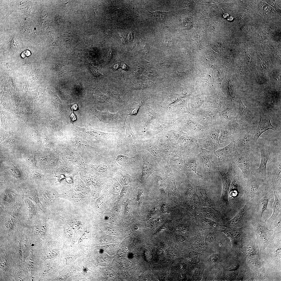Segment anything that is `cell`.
<instances>
[{"label":"cell","instance_id":"bcb514c9","mask_svg":"<svg viewBox=\"0 0 281 281\" xmlns=\"http://www.w3.org/2000/svg\"><path fill=\"white\" fill-rule=\"evenodd\" d=\"M70 118L72 121L75 120L76 119V116L73 113L70 115Z\"/></svg>","mask_w":281,"mask_h":281},{"label":"cell","instance_id":"2e32d148","mask_svg":"<svg viewBox=\"0 0 281 281\" xmlns=\"http://www.w3.org/2000/svg\"><path fill=\"white\" fill-rule=\"evenodd\" d=\"M273 196V189L267 182L256 205L259 220H262L263 214L267 208L269 201Z\"/></svg>","mask_w":281,"mask_h":281},{"label":"cell","instance_id":"f546056e","mask_svg":"<svg viewBox=\"0 0 281 281\" xmlns=\"http://www.w3.org/2000/svg\"><path fill=\"white\" fill-rule=\"evenodd\" d=\"M150 13L152 17L159 19L164 18L166 16L167 13L160 11H156L152 12H150Z\"/></svg>","mask_w":281,"mask_h":281},{"label":"cell","instance_id":"8fae6325","mask_svg":"<svg viewBox=\"0 0 281 281\" xmlns=\"http://www.w3.org/2000/svg\"><path fill=\"white\" fill-rule=\"evenodd\" d=\"M220 132L219 129L206 130L201 137L197 139L201 147L213 152L222 148L219 140Z\"/></svg>","mask_w":281,"mask_h":281},{"label":"cell","instance_id":"cb8c5ba5","mask_svg":"<svg viewBox=\"0 0 281 281\" xmlns=\"http://www.w3.org/2000/svg\"><path fill=\"white\" fill-rule=\"evenodd\" d=\"M242 228H235L226 227L223 230L220 231L223 232L230 238L233 239L240 238L242 233Z\"/></svg>","mask_w":281,"mask_h":281},{"label":"cell","instance_id":"4316f807","mask_svg":"<svg viewBox=\"0 0 281 281\" xmlns=\"http://www.w3.org/2000/svg\"><path fill=\"white\" fill-rule=\"evenodd\" d=\"M196 194L205 203H208L209 201L207 190L204 187L202 186H197L196 187Z\"/></svg>","mask_w":281,"mask_h":281},{"label":"cell","instance_id":"52a82bcc","mask_svg":"<svg viewBox=\"0 0 281 281\" xmlns=\"http://www.w3.org/2000/svg\"><path fill=\"white\" fill-rule=\"evenodd\" d=\"M180 124L182 131L189 136L197 139L201 137L208 130L191 113L181 118Z\"/></svg>","mask_w":281,"mask_h":281},{"label":"cell","instance_id":"ee69618b","mask_svg":"<svg viewBox=\"0 0 281 281\" xmlns=\"http://www.w3.org/2000/svg\"><path fill=\"white\" fill-rule=\"evenodd\" d=\"M177 228L179 231L183 232H185L188 230V228L186 227L183 225H181L179 226Z\"/></svg>","mask_w":281,"mask_h":281},{"label":"cell","instance_id":"7a4b0ae2","mask_svg":"<svg viewBox=\"0 0 281 281\" xmlns=\"http://www.w3.org/2000/svg\"><path fill=\"white\" fill-rule=\"evenodd\" d=\"M191 114L207 129H219L222 128L219 111L207 104H203Z\"/></svg>","mask_w":281,"mask_h":281},{"label":"cell","instance_id":"4fadbf2b","mask_svg":"<svg viewBox=\"0 0 281 281\" xmlns=\"http://www.w3.org/2000/svg\"><path fill=\"white\" fill-rule=\"evenodd\" d=\"M258 148L260 150L261 160L260 165L257 169L252 170V173L256 178L267 181L266 177L267 165L269 160L270 161L272 156L271 155V149L270 146L265 144H260Z\"/></svg>","mask_w":281,"mask_h":281},{"label":"cell","instance_id":"b9f144b4","mask_svg":"<svg viewBox=\"0 0 281 281\" xmlns=\"http://www.w3.org/2000/svg\"><path fill=\"white\" fill-rule=\"evenodd\" d=\"M129 187H124L122 189L120 193V195L122 196H125L127 193L128 189Z\"/></svg>","mask_w":281,"mask_h":281},{"label":"cell","instance_id":"9c48e42d","mask_svg":"<svg viewBox=\"0 0 281 281\" xmlns=\"http://www.w3.org/2000/svg\"><path fill=\"white\" fill-rule=\"evenodd\" d=\"M242 127L237 122L236 119L223 126L220 129V142L222 148L232 142L236 141Z\"/></svg>","mask_w":281,"mask_h":281},{"label":"cell","instance_id":"ab89813d","mask_svg":"<svg viewBox=\"0 0 281 281\" xmlns=\"http://www.w3.org/2000/svg\"><path fill=\"white\" fill-rule=\"evenodd\" d=\"M216 238V235L215 233L212 232L209 233L207 235V239L209 241L211 242L215 240Z\"/></svg>","mask_w":281,"mask_h":281},{"label":"cell","instance_id":"f907efd6","mask_svg":"<svg viewBox=\"0 0 281 281\" xmlns=\"http://www.w3.org/2000/svg\"><path fill=\"white\" fill-rule=\"evenodd\" d=\"M114 210L117 212H119L120 210V208L119 206H116L114 208Z\"/></svg>","mask_w":281,"mask_h":281},{"label":"cell","instance_id":"7c38bea8","mask_svg":"<svg viewBox=\"0 0 281 281\" xmlns=\"http://www.w3.org/2000/svg\"><path fill=\"white\" fill-rule=\"evenodd\" d=\"M222 183V191L220 199V204L225 215L229 209L228 195L232 177V163L226 172L218 173Z\"/></svg>","mask_w":281,"mask_h":281},{"label":"cell","instance_id":"5b68a950","mask_svg":"<svg viewBox=\"0 0 281 281\" xmlns=\"http://www.w3.org/2000/svg\"><path fill=\"white\" fill-rule=\"evenodd\" d=\"M235 146L236 141H234L213 152L218 172H226L227 171L236 151Z\"/></svg>","mask_w":281,"mask_h":281},{"label":"cell","instance_id":"9f6ffc18","mask_svg":"<svg viewBox=\"0 0 281 281\" xmlns=\"http://www.w3.org/2000/svg\"><path fill=\"white\" fill-rule=\"evenodd\" d=\"M126 249H127V248H126Z\"/></svg>","mask_w":281,"mask_h":281},{"label":"cell","instance_id":"f1b7e54d","mask_svg":"<svg viewBox=\"0 0 281 281\" xmlns=\"http://www.w3.org/2000/svg\"><path fill=\"white\" fill-rule=\"evenodd\" d=\"M144 146L145 149L149 151L155 157H157L158 156V153L157 152L156 149L153 147L152 145L149 144L148 143H145L144 145Z\"/></svg>","mask_w":281,"mask_h":281},{"label":"cell","instance_id":"3957f363","mask_svg":"<svg viewBox=\"0 0 281 281\" xmlns=\"http://www.w3.org/2000/svg\"><path fill=\"white\" fill-rule=\"evenodd\" d=\"M256 152L252 148L242 151H235L231 163L240 170L244 177L252 173V170L256 167L258 158Z\"/></svg>","mask_w":281,"mask_h":281},{"label":"cell","instance_id":"5bb4252c","mask_svg":"<svg viewBox=\"0 0 281 281\" xmlns=\"http://www.w3.org/2000/svg\"><path fill=\"white\" fill-rule=\"evenodd\" d=\"M256 129L253 126L243 127L236 141V151H242L252 148Z\"/></svg>","mask_w":281,"mask_h":281},{"label":"cell","instance_id":"484cf974","mask_svg":"<svg viewBox=\"0 0 281 281\" xmlns=\"http://www.w3.org/2000/svg\"><path fill=\"white\" fill-rule=\"evenodd\" d=\"M201 212L207 218L215 219L219 216L218 212L213 208L207 207L202 208Z\"/></svg>","mask_w":281,"mask_h":281},{"label":"cell","instance_id":"db71d44e","mask_svg":"<svg viewBox=\"0 0 281 281\" xmlns=\"http://www.w3.org/2000/svg\"><path fill=\"white\" fill-rule=\"evenodd\" d=\"M83 16L85 18L86 20V21H87L88 20V18L87 15L84 14V15Z\"/></svg>","mask_w":281,"mask_h":281},{"label":"cell","instance_id":"4dcf8cb0","mask_svg":"<svg viewBox=\"0 0 281 281\" xmlns=\"http://www.w3.org/2000/svg\"><path fill=\"white\" fill-rule=\"evenodd\" d=\"M107 93L111 97L116 99L121 103H123L124 101L121 99L118 93L112 90H107Z\"/></svg>","mask_w":281,"mask_h":281},{"label":"cell","instance_id":"816d5d0a","mask_svg":"<svg viewBox=\"0 0 281 281\" xmlns=\"http://www.w3.org/2000/svg\"><path fill=\"white\" fill-rule=\"evenodd\" d=\"M125 210H126L125 211H126V212H129V205H128V204H127V205H126V206L125 207Z\"/></svg>","mask_w":281,"mask_h":281},{"label":"cell","instance_id":"603a6c76","mask_svg":"<svg viewBox=\"0 0 281 281\" xmlns=\"http://www.w3.org/2000/svg\"><path fill=\"white\" fill-rule=\"evenodd\" d=\"M144 162L142 167V176L140 178L141 181L147 179L150 175L155 170L153 165L148 161L144 157H142Z\"/></svg>","mask_w":281,"mask_h":281},{"label":"cell","instance_id":"7402d4cb","mask_svg":"<svg viewBox=\"0 0 281 281\" xmlns=\"http://www.w3.org/2000/svg\"><path fill=\"white\" fill-rule=\"evenodd\" d=\"M274 200L273 204V212L270 218L267 220L268 222L274 223L281 221V192L273 191Z\"/></svg>","mask_w":281,"mask_h":281},{"label":"cell","instance_id":"e0dca14e","mask_svg":"<svg viewBox=\"0 0 281 281\" xmlns=\"http://www.w3.org/2000/svg\"><path fill=\"white\" fill-rule=\"evenodd\" d=\"M238 108L236 118L237 123L243 127L253 126L252 123L254 118L253 113L244 105L240 98L239 99Z\"/></svg>","mask_w":281,"mask_h":281},{"label":"cell","instance_id":"ac0fdd59","mask_svg":"<svg viewBox=\"0 0 281 281\" xmlns=\"http://www.w3.org/2000/svg\"><path fill=\"white\" fill-rule=\"evenodd\" d=\"M272 116L265 114L261 110L260 112L259 120L257 129H256L253 143L254 145L259 137L264 132L269 129L276 131L275 128L271 123Z\"/></svg>","mask_w":281,"mask_h":281},{"label":"cell","instance_id":"7bdbcfd3","mask_svg":"<svg viewBox=\"0 0 281 281\" xmlns=\"http://www.w3.org/2000/svg\"><path fill=\"white\" fill-rule=\"evenodd\" d=\"M176 239L177 241L180 242H182L186 240L185 238L181 235H177L176 237Z\"/></svg>","mask_w":281,"mask_h":281},{"label":"cell","instance_id":"9a60e30c","mask_svg":"<svg viewBox=\"0 0 281 281\" xmlns=\"http://www.w3.org/2000/svg\"><path fill=\"white\" fill-rule=\"evenodd\" d=\"M178 145L181 151L184 152L185 156L196 155L201 148L197 138L186 135L181 137Z\"/></svg>","mask_w":281,"mask_h":281},{"label":"cell","instance_id":"c3c4849f","mask_svg":"<svg viewBox=\"0 0 281 281\" xmlns=\"http://www.w3.org/2000/svg\"><path fill=\"white\" fill-rule=\"evenodd\" d=\"M71 107L72 110H76L78 108V106L77 104H74Z\"/></svg>","mask_w":281,"mask_h":281},{"label":"cell","instance_id":"ffe728a7","mask_svg":"<svg viewBox=\"0 0 281 281\" xmlns=\"http://www.w3.org/2000/svg\"><path fill=\"white\" fill-rule=\"evenodd\" d=\"M238 107L233 103H229L226 107L220 112V124L224 126L236 119L238 112Z\"/></svg>","mask_w":281,"mask_h":281},{"label":"cell","instance_id":"d6986e66","mask_svg":"<svg viewBox=\"0 0 281 281\" xmlns=\"http://www.w3.org/2000/svg\"><path fill=\"white\" fill-rule=\"evenodd\" d=\"M125 125L126 129L125 137L119 142L125 149L133 152L135 154H137L135 137L131 129L130 122L128 121Z\"/></svg>","mask_w":281,"mask_h":281},{"label":"cell","instance_id":"f35d334b","mask_svg":"<svg viewBox=\"0 0 281 281\" xmlns=\"http://www.w3.org/2000/svg\"><path fill=\"white\" fill-rule=\"evenodd\" d=\"M90 69L91 72L95 76H98L102 75L99 72L97 68L92 65L90 66Z\"/></svg>","mask_w":281,"mask_h":281},{"label":"cell","instance_id":"7dc6e473","mask_svg":"<svg viewBox=\"0 0 281 281\" xmlns=\"http://www.w3.org/2000/svg\"><path fill=\"white\" fill-rule=\"evenodd\" d=\"M103 197H100L99 198V199H97V203L99 205L100 204V205L103 202Z\"/></svg>","mask_w":281,"mask_h":281},{"label":"cell","instance_id":"60d3db41","mask_svg":"<svg viewBox=\"0 0 281 281\" xmlns=\"http://www.w3.org/2000/svg\"><path fill=\"white\" fill-rule=\"evenodd\" d=\"M168 255L170 258H174L177 255L175 250L171 247H170L168 250Z\"/></svg>","mask_w":281,"mask_h":281},{"label":"cell","instance_id":"f5cc1de1","mask_svg":"<svg viewBox=\"0 0 281 281\" xmlns=\"http://www.w3.org/2000/svg\"><path fill=\"white\" fill-rule=\"evenodd\" d=\"M25 53L26 54V55L27 56H29L30 55V52L28 50H27L26 51Z\"/></svg>","mask_w":281,"mask_h":281},{"label":"cell","instance_id":"74e56055","mask_svg":"<svg viewBox=\"0 0 281 281\" xmlns=\"http://www.w3.org/2000/svg\"><path fill=\"white\" fill-rule=\"evenodd\" d=\"M121 186L119 183H116L113 186V190L114 194L116 195L119 194L121 190Z\"/></svg>","mask_w":281,"mask_h":281},{"label":"cell","instance_id":"83f0119b","mask_svg":"<svg viewBox=\"0 0 281 281\" xmlns=\"http://www.w3.org/2000/svg\"><path fill=\"white\" fill-rule=\"evenodd\" d=\"M28 215L29 218L30 219L34 216L36 213V209L35 206L30 201H25Z\"/></svg>","mask_w":281,"mask_h":281},{"label":"cell","instance_id":"277c9868","mask_svg":"<svg viewBox=\"0 0 281 281\" xmlns=\"http://www.w3.org/2000/svg\"><path fill=\"white\" fill-rule=\"evenodd\" d=\"M245 178L246 201L256 206L267 181L256 178L252 173Z\"/></svg>","mask_w":281,"mask_h":281},{"label":"cell","instance_id":"e575fe53","mask_svg":"<svg viewBox=\"0 0 281 281\" xmlns=\"http://www.w3.org/2000/svg\"><path fill=\"white\" fill-rule=\"evenodd\" d=\"M95 169L97 171L100 172H104L107 170V166L103 164H98L95 166Z\"/></svg>","mask_w":281,"mask_h":281},{"label":"cell","instance_id":"8992f818","mask_svg":"<svg viewBox=\"0 0 281 281\" xmlns=\"http://www.w3.org/2000/svg\"><path fill=\"white\" fill-rule=\"evenodd\" d=\"M270 162V164L266 168L267 181L273 191L281 192V152L272 156Z\"/></svg>","mask_w":281,"mask_h":281},{"label":"cell","instance_id":"30bf717a","mask_svg":"<svg viewBox=\"0 0 281 281\" xmlns=\"http://www.w3.org/2000/svg\"><path fill=\"white\" fill-rule=\"evenodd\" d=\"M213 152L201 148L196 155L204 171L209 176L218 174V168L214 159Z\"/></svg>","mask_w":281,"mask_h":281},{"label":"cell","instance_id":"6da1fadb","mask_svg":"<svg viewBox=\"0 0 281 281\" xmlns=\"http://www.w3.org/2000/svg\"><path fill=\"white\" fill-rule=\"evenodd\" d=\"M232 177L229 193V209L231 208L236 213L245 205L246 202L245 195V178L240 170L235 164H232Z\"/></svg>","mask_w":281,"mask_h":281},{"label":"cell","instance_id":"681fc988","mask_svg":"<svg viewBox=\"0 0 281 281\" xmlns=\"http://www.w3.org/2000/svg\"><path fill=\"white\" fill-rule=\"evenodd\" d=\"M112 49H111L110 50L108 55V60L110 59L112 54Z\"/></svg>","mask_w":281,"mask_h":281},{"label":"cell","instance_id":"44dd1931","mask_svg":"<svg viewBox=\"0 0 281 281\" xmlns=\"http://www.w3.org/2000/svg\"><path fill=\"white\" fill-rule=\"evenodd\" d=\"M93 114L101 122L105 123H113L120 120L122 117V112L119 111L115 113H111L106 110L98 111L96 109H93Z\"/></svg>","mask_w":281,"mask_h":281},{"label":"cell","instance_id":"d4e9b609","mask_svg":"<svg viewBox=\"0 0 281 281\" xmlns=\"http://www.w3.org/2000/svg\"><path fill=\"white\" fill-rule=\"evenodd\" d=\"M117 156L116 161L120 165L123 166H129L133 163L134 160V157H129L122 155Z\"/></svg>","mask_w":281,"mask_h":281},{"label":"cell","instance_id":"d590c367","mask_svg":"<svg viewBox=\"0 0 281 281\" xmlns=\"http://www.w3.org/2000/svg\"><path fill=\"white\" fill-rule=\"evenodd\" d=\"M156 181L157 186L160 188H164L165 187V184L163 179L159 176H157L156 178Z\"/></svg>","mask_w":281,"mask_h":281},{"label":"cell","instance_id":"8d00e7d4","mask_svg":"<svg viewBox=\"0 0 281 281\" xmlns=\"http://www.w3.org/2000/svg\"><path fill=\"white\" fill-rule=\"evenodd\" d=\"M220 257V254L218 253L212 254L209 258V261L212 263H215L218 261Z\"/></svg>","mask_w":281,"mask_h":281},{"label":"cell","instance_id":"836d02e7","mask_svg":"<svg viewBox=\"0 0 281 281\" xmlns=\"http://www.w3.org/2000/svg\"><path fill=\"white\" fill-rule=\"evenodd\" d=\"M120 180L122 183L124 185H128L130 182V178L128 175H124L121 176L120 177Z\"/></svg>","mask_w":281,"mask_h":281},{"label":"cell","instance_id":"1f68e13d","mask_svg":"<svg viewBox=\"0 0 281 281\" xmlns=\"http://www.w3.org/2000/svg\"><path fill=\"white\" fill-rule=\"evenodd\" d=\"M3 199L7 202H11L14 198V194L10 192L5 193L3 196Z\"/></svg>","mask_w":281,"mask_h":281},{"label":"cell","instance_id":"ba28073f","mask_svg":"<svg viewBox=\"0 0 281 281\" xmlns=\"http://www.w3.org/2000/svg\"><path fill=\"white\" fill-rule=\"evenodd\" d=\"M256 219L258 220L256 206L252 203L246 201L244 206L228 222L227 224L229 227H233L248 220L252 221Z\"/></svg>","mask_w":281,"mask_h":281},{"label":"cell","instance_id":"11a10c76","mask_svg":"<svg viewBox=\"0 0 281 281\" xmlns=\"http://www.w3.org/2000/svg\"><path fill=\"white\" fill-rule=\"evenodd\" d=\"M123 260H122V262H123Z\"/></svg>","mask_w":281,"mask_h":281},{"label":"cell","instance_id":"f6af8a7d","mask_svg":"<svg viewBox=\"0 0 281 281\" xmlns=\"http://www.w3.org/2000/svg\"><path fill=\"white\" fill-rule=\"evenodd\" d=\"M99 192L98 191L95 190L92 193V196L94 199L98 197L99 195Z\"/></svg>","mask_w":281,"mask_h":281},{"label":"cell","instance_id":"d6a6232c","mask_svg":"<svg viewBox=\"0 0 281 281\" xmlns=\"http://www.w3.org/2000/svg\"><path fill=\"white\" fill-rule=\"evenodd\" d=\"M16 219V217L14 215L9 216L6 219V225L8 227H12L14 225Z\"/></svg>","mask_w":281,"mask_h":281}]
</instances>
